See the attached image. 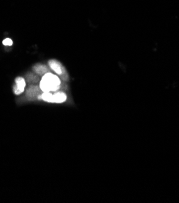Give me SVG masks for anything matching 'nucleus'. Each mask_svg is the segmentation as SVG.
Segmentation results:
<instances>
[{"instance_id":"obj_1","label":"nucleus","mask_w":179,"mask_h":203,"mask_svg":"<svg viewBox=\"0 0 179 203\" xmlns=\"http://www.w3.org/2000/svg\"><path fill=\"white\" fill-rule=\"evenodd\" d=\"M61 86V79L51 72L44 74L41 80L40 81V87L43 92L57 91L60 89Z\"/></svg>"},{"instance_id":"obj_2","label":"nucleus","mask_w":179,"mask_h":203,"mask_svg":"<svg viewBox=\"0 0 179 203\" xmlns=\"http://www.w3.org/2000/svg\"><path fill=\"white\" fill-rule=\"evenodd\" d=\"M48 66L52 71H53L60 77V79L64 81H67L69 79V75L65 68L60 61H57L55 59H51L48 61Z\"/></svg>"},{"instance_id":"obj_3","label":"nucleus","mask_w":179,"mask_h":203,"mask_svg":"<svg viewBox=\"0 0 179 203\" xmlns=\"http://www.w3.org/2000/svg\"><path fill=\"white\" fill-rule=\"evenodd\" d=\"M41 89L38 85H31L26 91V98L29 100H40Z\"/></svg>"},{"instance_id":"obj_4","label":"nucleus","mask_w":179,"mask_h":203,"mask_svg":"<svg viewBox=\"0 0 179 203\" xmlns=\"http://www.w3.org/2000/svg\"><path fill=\"white\" fill-rule=\"evenodd\" d=\"M26 87V81L22 77H17L15 80V84L13 85V91L16 95L22 94Z\"/></svg>"},{"instance_id":"obj_5","label":"nucleus","mask_w":179,"mask_h":203,"mask_svg":"<svg viewBox=\"0 0 179 203\" xmlns=\"http://www.w3.org/2000/svg\"><path fill=\"white\" fill-rule=\"evenodd\" d=\"M32 71H34V73L36 74H37L38 75H42V76L50 71L49 68L47 66L42 64V63H37V64L34 65L32 67Z\"/></svg>"},{"instance_id":"obj_6","label":"nucleus","mask_w":179,"mask_h":203,"mask_svg":"<svg viewBox=\"0 0 179 203\" xmlns=\"http://www.w3.org/2000/svg\"><path fill=\"white\" fill-rule=\"evenodd\" d=\"M66 100H67V96L62 91H56L53 94V103H64L66 101Z\"/></svg>"},{"instance_id":"obj_7","label":"nucleus","mask_w":179,"mask_h":203,"mask_svg":"<svg viewBox=\"0 0 179 203\" xmlns=\"http://www.w3.org/2000/svg\"><path fill=\"white\" fill-rule=\"evenodd\" d=\"M26 79H27V81L28 82L29 84H38L39 82L40 81V78L38 77V74H36V73H32V72L27 74Z\"/></svg>"},{"instance_id":"obj_8","label":"nucleus","mask_w":179,"mask_h":203,"mask_svg":"<svg viewBox=\"0 0 179 203\" xmlns=\"http://www.w3.org/2000/svg\"><path fill=\"white\" fill-rule=\"evenodd\" d=\"M40 100H43L45 102H48V103H53V94H52L49 91L42 92Z\"/></svg>"},{"instance_id":"obj_9","label":"nucleus","mask_w":179,"mask_h":203,"mask_svg":"<svg viewBox=\"0 0 179 203\" xmlns=\"http://www.w3.org/2000/svg\"><path fill=\"white\" fill-rule=\"evenodd\" d=\"M3 44L6 46H11V45H13V41L11 39L6 38L3 41Z\"/></svg>"}]
</instances>
